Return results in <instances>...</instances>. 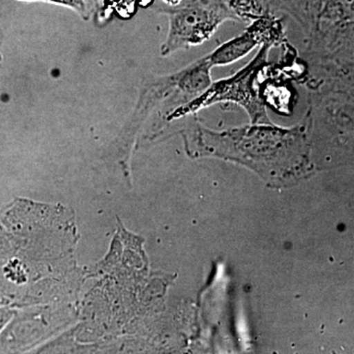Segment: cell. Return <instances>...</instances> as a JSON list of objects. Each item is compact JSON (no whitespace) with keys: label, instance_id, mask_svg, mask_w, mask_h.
Wrapping results in <instances>:
<instances>
[{"label":"cell","instance_id":"cell-1","mask_svg":"<svg viewBox=\"0 0 354 354\" xmlns=\"http://www.w3.org/2000/svg\"><path fill=\"white\" fill-rule=\"evenodd\" d=\"M186 151L244 165L274 187L293 185L312 171L309 118L292 127L253 124L216 130L194 122L183 131Z\"/></svg>","mask_w":354,"mask_h":354},{"label":"cell","instance_id":"cell-2","mask_svg":"<svg viewBox=\"0 0 354 354\" xmlns=\"http://www.w3.org/2000/svg\"><path fill=\"white\" fill-rule=\"evenodd\" d=\"M311 158L321 167L354 162V93L308 91Z\"/></svg>","mask_w":354,"mask_h":354},{"label":"cell","instance_id":"cell-3","mask_svg":"<svg viewBox=\"0 0 354 354\" xmlns=\"http://www.w3.org/2000/svg\"><path fill=\"white\" fill-rule=\"evenodd\" d=\"M274 44H263L255 57L227 79L212 83L189 106H184V113L197 111L216 104H234L246 111L253 124L272 123L268 116L264 97L260 93L259 76L268 66V57Z\"/></svg>","mask_w":354,"mask_h":354},{"label":"cell","instance_id":"cell-4","mask_svg":"<svg viewBox=\"0 0 354 354\" xmlns=\"http://www.w3.org/2000/svg\"><path fill=\"white\" fill-rule=\"evenodd\" d=\"M167 13L169 30L160 48L162 55L208 41L218 27L228 21L225 16L198 6H179Z\"/></svg>","mask_w":354,"mask_h":354},{"label":"cell","instance_id":"cell-5","mask_svg":"<svg viewBox=\"0 0 354 354\" xmlns=\"http://www.w3.org/2000/svg\"><path fill=\"white\" fill-rule=\"evenodd\" d=\"M223 2L241 22H253L263 16L272 14L260 0H223Z\"/></svg>","mask_w":354,"mask_h":354},{"label":"cell","instance_id":"cell-6","mask_svg":"<svg viewBox=\"0 0 354 354\" xmlns=\"http://www.w3.org/2000/svg\"><path fill=\"white\" fill-rule=\"evenodd\" d=\"M164 1L165 3L169 4V6L176 7L180 6L183 0H164Z\"/></svg>","mask_w":354,"mask_h":354},{"label":"cell","instance_id":"cell-7","mask_svg":"<svg viewBox=\"0 0 354 354\" xmlns=\"http://www.w3.org/2000/svg\"><path fill=\"white\" fill-rule=\"evenodd\" d=\"M0 302H1V301H0Z\"/></svg>","mask_w":354,"mask_h":354}]
</instances>
